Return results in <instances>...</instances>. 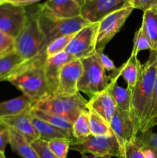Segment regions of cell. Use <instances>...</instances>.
I'll list each match as a JSON object with an SVG mask.
<instances>
[{
    "mask_svg": "<svg viewBox=\"0 0 157 158\" xmlns=\"http://www.w3.org/2000/svg\"><path fill=\"white\" fill-rule=\"evenodd\" d=\"M156 77L157 51L151 50L138 82L131 90V112L139 123V131L144 130L149 118Z\"/></svg>",
    "mask_w": 157,
    "mask_h": 158,
    "instance_id": "6da1fadb",
    "label": "cell"
},
{
    "mask_svg": "<svg viewBox=\"0 0 157 158\" xmlns=\"http://www.w3.org/2000/svg\"><path fill=\"white\" fill-rule=\"evenodd\" d=\"M46 54H42L29 61L25 62L7 79L23 95L36 102L49 94L45 73Z\"/></svg>",
    "mask_w": 157,
    "mask_h": 158,
    "instance_id": "7a4b0ae2",
    "label": "cell"
},
{
    "mask_svg": "<svg viewBox=\"0 0 157 158\" xmlns=\"http://www.w3.org/2000/svg\"><path fill=\"white\" fill-rule=\"evenodd\" d=\"M15 51L25 62L33 60L42 54H46V40L38 26L35 11L27 12L26 23L15 40Z\"/></svg>",
    "mask_w": 157,
    "mask_h": 158,
    "instance_id": "3957f363",
    "label": "cell"
},
{
    "mask_svg": "<svg viewBox=\"0 0 157 158\" xmlns=\"http://www.w3.org/2000/svg\"><path fill=\"white\" fill-rule=\"evenodd\" d=\"M35 15L38 26L46 40V47L56 39L77 33L89 24L81 15L72 19L57 18L40 10L38 6L35 10Z\"/></svg>",
    "mask_w": 157,
    "mask_h": 158,
    "instance_id": "277c9868",
    "label": "cell"
},
{
    "mask_svg": "<svg viewBox=\"0 0 157 158\" xmlns=\"http://www.w3.org/2000/svg\"><path fill=\"white\" fill-rule=\"evenodd\" d=\"M83 71L78 83V92L85 93L89 97L106 89L110 83V77L106 73L96 52L94 55L82 59Z\"/></svg>",
    "mask_w": 157,
    "mask_h": 158,
    "instance_id": "5b68a950",
    "label": "cell"
},
{
    "mask_svg": "<svg viewBox=\"0 0 157 158\" xmlns=\"http://www.w3.org/2000/svg\"><path fill=\"white\" fill-rule=\"evenodd\" d=\"M119 144L113 134L109 136L89 135L86 138L71 143L69 150L84 155L91 154L100 158L118 157Z\"/></svg>",
    "mask_w": 157,
    "mask_h": 158,
    "instance_id": "8992f818",
    "label": "cell"
},
{
    "mask_svg": "<svg viewBox=\"0 0 157 158\" xmlns=\"http://www.w3.org/2000/svg\"><path fill=\"white\" fill-rule=\"evenodd\" d=\"M133 11L126 7L112 12L98 23L96 37V51H104L106 45L119 32Z\"/></svg>",
    "mask_w": 157,
    "mask_h": 158,
    "instance_id": "52a82bcc",
    "label": "cell"
},
{
    "mask_svg": "<svg viewBox=\"0 0 157 158\" xmlns=\"http://www.w3.org/2000/svg\"><path fill=\"white\" fill-rule=\"evenodd\" d=\"M97 29L98 23L86 25L75 34L65 51L78 60L94 55L96 52Z\"/></svg>",
    "mask_w": 157,
    "mask_h": 158,
    "instance_id": "ba28073f",
    "label": "cell"
},
{
    "mask_svg": "<svg viewBox=\"0 0 157 158\" xmlns=\"http://www.w3.org/2000/svg\"><path fill=\"white\" fill-rule=\"evenodd\" d=\"M109 126L119 147L133 141L140 129L138 120L131 111L123 110L117 107Z\"/></svg>",
    "mask_w": 157,
    "mask_h": 158,
    "instance_id": "9c48e42d",
    "label": "cell"
},
{
    "mask_svg": "<svg viewBox=\"0 0 157 158\" xmlns=\"http://www.w3.org/2000/svg\"><path fill=\"white\" fill-rule=\"evenodd\" d=\"M26 16L25 7L9 2L0 5V31L15 40L24 27Z\"/></svg>",
    "mask_w": 157,
    "mask_h": 158,
    "instance_id": "30bf717a",
    "label": "cell"
},
{
    "mask_svg": "<svg viewBox=\"0 0 157 158\" xmlns=\"http://www.w3.org/2000/svg\"><path fill=\"white\" fill-rule=\"evenodd\" d=\"M130 7L129 0H87L81 7V16L89 23H97L112 12Z\"/></svg>",
    "mask_w": 157,
    "mask_h": 158,
    "instance_id": "8fae6325",
    "label": "cell"
},
{
    "mask_svg": "<svg viewBox=\"0 0 157 158\" xmlns=\"http://www.w3.org/2000/svg\"><path fill=\"white\" fill-rule=\"evenodd\" d=\"M81 60L74 59L62 66L58 77V84L55 96L69 97L78 93V83L83 74Z\"/></svg>",
    "mask_w": 157,
    "mask_h": 158,
    "instance_id": "7c38bea8",
    "label": "cell"
},
{
    "mask_svg": "<svg viewBox=\"0 0 157 158\" xmlns=\"http://www.w3.org/2000/svg\"><path fill=\"white\" fill-rule=\"evenodd\" d=\"M32 107V106H31L24 112L17 115L0 117V123L2 125L18 132L30 143L34 140L39 139L38 133L32 122L30 113Z\"/></svg>",
    "mask_w": 157,
    "mask_h": 158,
    "instance_id": "4fadbf2b",
    "label": "cell"
},
{
    "mask_svg": "<svg viewBox=\"0 0 157 158\" xmlns=\"http://www.w3.org/2000/svg\"><path fill=\"white\" fill-rule=\"evenodd\" d=\"M72 60H74L73 57L66 51L52 57H47L45 63V73L49 94L55 95L58 88V77L62 68L65 64Z\"/></svg>",
    "mask_w": 157,
    "mask_h": 158,
    "instance_id": "5bb4252c",
    "label": "cell"
},
{
    "mask_svg": "<svg viewBox=\"0 0 157 158\" xmlns=\"http://www.w3.org/2000/svg\"><path fill=\"white\" fill-rule=\"evenodd\" d=\"M40 10L61 19H72L81 15V7L75 0H48L38 5Z\"/></svg>",
    "mask_w": 157,
    "mask_h": 158,
    "instance_id": "9a60e30c",
    "label": "cell"
},
{
    "mask_svg": "<svg viewBox=\"0 0 157 158\" xmlns=\"http://www.w3.org/2000/svg\"><path fill=\"white\" fill-rule=\"evenodd\" d=\"M142 69L143 66L138 60L137 55L131 53L127 61L109 76L110 81H117L119 77H122L127 84V88L132 90L139 79Z\"/></svg>",
    "mask_w": 157,
    "mask_h": 158,
    "instance_id": "2e32d148",
    "label": "cell"
},
{
    "mask_svg": "<svg viewBox=\"0 0 157 158\" xmlns=\"http://www.w3.org/2000/svg\"><path fill=\"white\" fill-rule=\"evenodd\" d=\"M87 109H92L109 123L116 110V105L107 89H105L90 97Z\"/></svg>",
    "mask_w": 157,
    "mask_h": 158,
    "instance_id": "e0dca14e",
    "label": "cell"
},
{
    "mask_svg": "<svg viewBox=\"0 0 157 158\" xmlns=\"http://www.w3.org/2000/svg\"><path fill=\"white\" fill-rule=\"evenodd\" d=\"M30 112L32 115L45 120L48 123L53 126L54 127L59 130L66 136V138L71 140L72 143L75 142V139L72 135V123H70L67 119L58 115L47 114V113L38 110L32 107L31 108Z\"/></svg>",
    "mask_w": 157,
    "mask_h": 158,
    "instance_id": "ac0fdd59",
    "label": "cell"
},
{
    "mask_svg": "<svg viewBox=\"0 0 157 158\" xmlns=\"http://www.w3.org/2000/svg\"><path fill=\"white\" fill-rule=\"evenodd\" d=\"M9 143L12 151L22 158H38L36 152L26 139L14 130L8 128Z\"/></svg>",
    "mask_w": 157,
    "mask_h": 158,
    "instance_id": "d6986e66",
    "label": "cell"
},
{
    "mask_svg": "<svg viewBox=\"0 0 157 158\" xmlns=\"http://www.w3.org/2000/svg\"><path fill=\"white\" fill-rule=\"evenodd\" d=\"M34 102L23 95L12 100L0 102V117L19 114L32 106Z\"/></svg>",
    "mask_w": 157,
    "mask_h": 158,
    "instance_id": "ffe728a7",
    "label": "cell"
},
{
    "mask_svg": "<svg viewBox=\"0 0 157 158\" xmlns=\"http://www.w3.org/2000/svg\"><path fill=\"white\" fill-rule=\"evenodd\" d=\"M64 103L67 119L73 123L78 116L85 110H87V100L79 94H74L69 97H61Z\"/></svg>",
    "mask_w": 157,
    "mask_h": 158,
    "instance_id": "44dd1931",
    "label": "cell"
},
{
    "mask_svg": "<svg viewBox=\"0 0 157 158\" xmlns=\"http://www.w3.org/2000/svg\"><path fill=\"white\" fill-rule=\"evenodd\" d=\"M141 26L150 41L152 50L157 51V6L143 12Z\"/></svg>",
    "mask_w": 157,
    "mask_h": 158,
    "instance_id": "7402d4cb",
    "label": "cell"
},
{
    "mask_svg": "<svg viewBox=\"0 0 157 158\" xmlns=\"http://www.w3.org/2000/svg\"><path fill=\"white\" fill-rule=\"evenodd\" d=\"M116 105L117 108L126 111H131V90L117 84V81H111L106 88Z\"/></svg>",
    "mask_w": 157,
    "mask_h": 158,
    "instance_id": "603a6c76",
    "label": "cell"
},
{
    "mask_svg": "<svg viewBox=\"0 0 157 158\" xmlns=\"http://www.w3.org/2000/svg\"><path fill=\"white\" fill-rule=\"evenodd\" d=\"M31 117H32V124L35 127L38 134V137L41 140L49 142L53 139L66 138V136L59 130L54 127L45 120L32 115V114H31Z\"/></svg>",
    "mask_w": 157,
    "mask_h": 158,
    "instance_id": "cb8c5ba5",
    "label": "cell"
},
{
    "mask_svg": "<svg viewBox=\"0 0 157 158\" xmlns=\"http://www.w3.org/2000/svg\"><path fill=\"white\" fill-rule=\"evenodd\" d=\"M24 63L16 51L0 58V82L7 81L8 77Z\"/></svg>",
    "mask_w": 157,
    "mask_h": 158,
    "instance_id": "d4e9b609",
    "label": "cell"
},
{
    "mask_svg": "<svg viewBox=\"0 0 157 158\" xmlns=\"http://www.w3.org/2000/svg\"><path fill=\"white\" fill-rule=\"evenodd\" d=\"M88 110L89 115V127H90L91 134L93 136H109L112 134L110 129L109 123L103 119L101 116L92 110V109Z\"/></svg>",
    "mask_w": 157,
    "mask_h": 158,
    "instance_id": "484cf974",
    "label": "cell"
},
{
    "mask_svg": "<svg viewBox=\"0 0 157 158\" xmlns=\"http://www.w3.org/2000/svg\"><path fill=\"white\" fill-rule=\"evenodd\" d=\"M72 135L75 141L83 140L91 135L88 110L83 111L72 123Z\"/></svg>",
    "mask_w": 157,
    "mask_h": 158,
    "instance_id": "4316f807",
    "label": "cell"
},
{
    "mask_svg": "<svg viewBox=\"0 0 157 158\" xmlns=\"http://www.w3.org/2000/svg\"><path fill=\"white\" fill-rule=\"evenodd\" d=\"M75 34L59 37V38L52 41L51 43H49V46H47V49H46L47 57H52L53 56L60 53V52H64L68 45L71 42V40L74 38Z\"/></svg>",
    "mask_w": 157,
    "mask_h": 158,
    "instance_id": "83f0119b",
    "label": "cell"
},
{
    "mask_svg": "<svg viewBox=\"0 0 157 158\" xmlns=\"http://www.w3.org/2000/svg\"><path fill=\"white\" fill-rule=\"evenodd\" d=\"M143 50H152V45L150 41L145 33L143 27L140 26L138 30L135 32L133 40V48H132V54L138 55L140 51Z\"/></svg>",
    "mask_w": 157,
    "mask_h": 158,
    "instance_id": "f1b7e54d",
    "label": "cell"
},
{
    "mask_svg": "<svg viewBox=\"0 0 157 158\" xmlns=\"http://www.w3.org/2000/svg\"><path fill=\"white\" fill-rule=\"evenodd\" d=\"M48 146L58 158L67 157L68 151L72 143L67 138H56L47 142Z\"/></svg>",
    "mask_w": 157,
    "mask_h": 158,
    "instance_id": "f546056e",
    "label": "cell"
},
{
    "mask_svg": "<svg viewBox=\"0 0 157 158\" xmlns=\"http://www.w3.org/2000/svg\"><path fill=\"white\" fill-rule=\"evenodd\" d=\"M135 140L140 147L157 151V133L152 132V130L139 131Z\"/></svg>",
    "mask_w": 157,
    "mask_h": 158,
    "instance_id": "4dcf8cb0",
    "label": "cell"
},
{
    "mask_svg": "<svg viewBox=\"0 0 157 158\" xmlns=\"http://www.w3.org/2000/svg\"><path fill=\"white\" fill-rule=\"evenodd\" d=\"M117 158H145L139 145L135 140L131 143L119 148V154Z\"/></svg>",
    "mask_w": 157,
    "mask_h": 158,
    "instance_id": "1f68e13d",
    "label": "cell"
},
{
    "mask_svg": "<svg viewBox=\"0 0 157 158\" xmlns=\"http://www.w3.org/2000/svg\"><path fill=\"white\" fill-rule=\"evenodd\" d=\"M38 158H58L48 146V143L41 139H37L31 143Z\"/></svg>",
    "mask_w": 157,
    "mask_h": 158,
    "instance_id": "d6a6232c",
    "label": "cell"
},
{
    "mask_svg": "<svg viewBox=\"0 0 157 158\" xmlns=\"http://www.w3.org/2000/svg\"><path fill=\"white\" fill-rule=\"evenodd\" d=\"M157 125V77L155 80V89H154L153 98H152V106H151L150 112H149V118H148L146 124L143 131L147 130H152V127Z\"/></svg>",
    "mask_w": 157,
    "mask_h": 158,
    "instance_id": "836d02e7",
    "label": "cell"
},
{
    "mask_svg": "<svg viewBox=\"0 0 157 158\" xmlns=\"http://www.w3.org/2000/svg\"><path fill=\"white\" fill-rule=\"evenodd\" d=\"M15 51V39L0 31V58Z\"/></svg>",
    "mask_w": 157,
    "mask_h": 158,
    "instance_id": "e575fe53",
    "label": "cell"
},
{
    "mask_svg": "<svg viewBox=\"0 0 157 158\" xmlns=\"http://www.w3.org/2000/svg\"><path fill=\"white\" fill-rule=\"evenodd\" d=\"M129 6L132 9L145 11L157 6V0H129Z\"/></svg>",
    "mask_w": 157,
    "mask_h": 158,
    "instance_id": "d590c367",
    "label": "cell"
},
{
    "mask_svg": "<svg viewBox=\"0 0 157 158\" xmlns=\"http://www.w3.org/2000/svg\"><path fill=\"white\" fill-rule=\"evenodd\" d=\"M9 143V133L7 127L0 123V153L5 154V151Z\"/></svg>",
    "mask_w": 157,
    "mask_h": 158,
    "instance_id": "8d00e7d4",
    "label": "cell"
},
{
    "mask_svg": "<svg viewBox=\"0 0 157 158\" xmlns=\"http://www.w3.org/2000/svg\"><path fill=\"white\" fill-rule=\"evenodd\" d=\"M96 53L98 55L99 58L100 62H101L102 65L104 67V69L107 71H114L117 69L115 67V64L112 62V60L111 59H109V57H108L106 54L104 53V51H96Z\"/></svg>",
    "mask_w": 157,
    "mask_h": 158,
    "instance_id": "74e56055",
    "label": "cell"
},
{
    "mask_svg": "<svg viewBox=\"0 0 157 158\" xmlns=\"http://www.w3.org/2000/svg\"><path fill=\"white\" fill-rule=\"evenodd\" d=\"M38 1H40V0H7V2H9L15 4L16 6H22V7L30 6V5L34 4Z\"/></svg>",
    "mask_w": 157,
    "mask_h": 158,
    "instance_id": "f35d334b",
    "label": "cell"
},
{
    "mask_svg": "<svg viewBox=\"0 0 157 158\" xmlns=\"http://www.w3.org/2000/svg\"><path fill=\"white\" fill-rule=\"evenodd\" d=\"M140 148H141L142 152H143L145 158H157L156 154L154 150L148 148H143V147H140Z\"/></svg>",
    "mask_w": 157,
    "mask_h": 158,
    "instance_id": "ab89813d",
    "label": "cell"
},
{
    "mask_svg": "<svg viewBox=\"0 0 157 158\" xmlns=\"http://www.w3.org/2000/svg\"><path fill=\"white\" fill-rule=\"evenodd\" d=\"M75 1L76 2V3L80 6V7H82V6H83V5L86 2V1H87V0H75Z\"/></svg>",
    "mask_w": 157,
    "mask_h": 158,
    "instance_id": "60d3db41",
    "label": "cell"
},
{
    "mask_svg": "<svg viewBox=\"0 0 157 158\" xmlns=\"http://www.w3.org/2000/svg\"><path fill=\"white\" fill-rule=\"evenodd\" d=\"M83 156V158H98L97 157H95V156L92 155V157L91 156H87L86 154H84V155H82Z\"/></svg>",
    "mask_w": 157,
    "mask_h": 158,
    "instance_id": "b9f144b4",
    "label": "cell"
},
{
    "mask_svg": "<svg viewBox=\"0 0 157 158\" xmlns=\"http://www.w3.org/2000/svg\"><path fill=\"white\" fill-rule=\"evenodd\" d=\"M6 2H7V0H0V5L3 4V3Z\"/></svg>",
    "mask_w": 157,
    "mask_h": 158,
    "instance_id": "7bdbcfd3",
    "label": "cell"
},
{
    "mask_svg": "<svg viewBox=\"0 0 157 158\" xmlns=\"http://www.w3.org/2000/svg\"><path fill=\"white\" fill-rule=\"evenodd\" d=\"M0 158H6V157H5V154H2L0 153Z\"/></svg>",
    "mask_w": 157,
    "mask_h": 158,
    "instance_id": "ee69618b",
    "label": "cell"
},
{
    "mask_svg": "<svg viewBox=\"0 0 157 158\" xmlns=\"http://www.w3.org/2000/svg\"><path fill=\"white\" fill-rule=\"evenodd\" d=\"M155 154H156V156H157V151H155Z\"/></svg>",
    "mask_w": 157,
    "mask_h": 158,
    "instance_id": "f6af8a7d",
    "label": "cell"
}]
</instances>
